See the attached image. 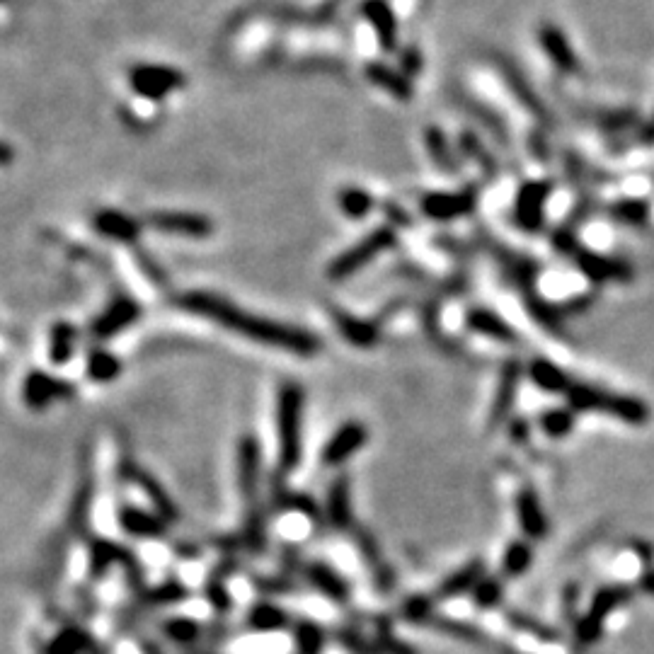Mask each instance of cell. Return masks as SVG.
Segmentation results:
<instances>
[{
    "label": "cell",
    "mask_w": 654,
    "mask_h": 654,
    "mask_svg": "<svg viewBox=\"0 0 654 654\" xmlns=\"http://www.w3.org/2000/svg\"><path fill=\"white\" fill-rule=\"evenodd\" d=\"M148 599H151L153 604H175V601L187 599V589L177 582H168L163 584V587L151 589V592H148Z\"/></svg>",
    "instance_id": "f907efd6"
},
{
    "label": "cell",
    "mask_w": 654,
    "mask_h": 654,
    "mask_svg": "<svg viewBox=\"0 0 654 654\" xmlns=\"http://www.w3.org/2000/svg\"><path fill=\"white\" fill-rule=\"evenodd\" d=\"M608 214L616 218L618 223H623V226H645L647 221H650V214H652V206L647 199H621V202H613L611 209H608Z\"/></svg>",
    "instance_id": "74e56055"
},
{
    "label": "cell",
    "mask_w": 654,
    "mask_h": 654,
    "mask_svg": "<svg viewBox=\"0 0 654 654\" xmlns=\"http://www.w3.org/2000/svg\"><path fill=\"white\" fill-rule=\"evenodd\" d=\"M432 625L436 630H439V633L451 635V638H456V640H463V642H480V640H483V633H480V630L475 628V625H470V623L436 616L432 621Z\"/></svg>",
    "instance_id": "c3c4849f"
},
{
    "label": "cell",
    "mask_w": 654,
    "mask_h": 654,
    "mask_svg": "<svg viewBox=\"0 0 654 654\" xmlns=\"http://www.w3.org/2000/svg\"><path fill=\"white\" fill-rule=\"evenodd\" d=\"M354 538H357V545L361 550V555H364L366 565L374 570V577H376V584L383 589V592H388L390 587L395 584V575L390 572V567L383 562V555H381V548H378L376 538L371 536L366 529H357L354 531Z\"/></svg>",
    "instance_id": "4dcf8cb0"
},
{
    "label": "cell",
    "mask_w": 654,
    "mask_h": 654,
    "mask_svg": "<svg viewBox=\"0 0 654 654\" xmlns=\"http://www.w3.org/2000/svg\"><path fill=\"white\" fill-rule=\"evenodd\" d=\"M76 395V388L68 381L47 374V371H32L22 381V403L30 410L42 412L61 400H71Z\"/></svg>",
    "instance_id": "30bf717a"
},
{
    "label": "cell",
    "mask_w": 654,
    "mask_h": 654,
    "mask_svg": "<svg viewBox=\"0 0 654 654\" xmlns=\"http://www.w3.org/2000/svg\"><path fill=\"white\" fill-rule=\"evenodd\" d=\"M422 68H424V56L415 44L400 51V71H403L407 78L415 80L422 73Z\"/></svg>",
    "instance_id": "816d5d0a"
},
{
    "label": "cell",
    "mask_w": 654,
    "mask_h": 654,
    "mask_svg": "<svg viewBox=\"0 0 654 654\" xmlns=\"http://www.w3.org/2000/svg\"><path fill=\"white\" fill-rule=\"evenodd\" d=\"M633 122H635V112H628V109H621V112H606L599 117L601 129H606V131L628 129Z\"/></svg>",
    "instance_id": "f5cc1de1"
},
{
    "label": "cell",
    "mask_w": 654,
    "mask_h": 654,
    "mask_svg": "<svg viewBox=\"0 0 654 654\" xmlns=\"http://www.w3.org/2000/svg\"><path fill=\"white\" fill-rule=\"evenodd\" d=\"M306 577L320 594L327 596L330 601H335V604H344V601H349V596H352L347 579H344L335 567L327 565V562H311L306 570Z\"/></svg>",
    "instance_id": "f1b7e54d"
},
{
    "label": "cell",
    "mask_w": 654,
    "mask_h": 654,
    "mask_svg": "<svg viewBox=\"0 0 654 654\" xmlns=\"http://www.w3.org/2000/svg\"><path fill=\"white\" fill-rule=\"evenodd\" d=\"M260 444L255 436L245 434L238 441V487L243 492L245 504H248V519H245V543L252 550L260 553L267 543V526L265 514L260 504Z\"/></svg>",
    "instance_id": "7a4b0ae2"
},
{
    "label": "cell",
    "mask_w": 654,
    "mask_h": 654,
    "mask_svg": "<svg viewBox=\"0 0 654 654\" xmlns=\"http://www.w3.org/2000/svg\"><path fill=\"white\" fill-rule=\"evenodd\" d=\"M630 601V589L621 587V584H613V587H604L594 594L592 604H589V611L584 613L577 621V640L582 645H594V642L601 640L604 635V621L616 611L618 606L628 604Z\"/></svg>",
    "instance_id": "52a82bcc"
},
{
    "label": "cell",
    "mask_w": 654,
    "mask_h": 654,
    "mask_svg": "<svg viewBox=\"0 0 654 654\" xmlns=\"http://www.w3.org/2000/svg\"><path fill=\"white\" fill-rule=\"evenodd\" d=\"M146 226L170 235H185V238H209L214 233L211 218L192 211H153L146 218Z\"/></svg>",
    "instance_id": "5bb4252c"
},
{
    "label": "cell",
    "mask_w": 654,
    "mask_h": 654,
    "mask_svg": "<svg viewBox=\"0 0 654 654\" xmlns=\"http://www.w3.org/2000/svg\"><path fill=\"white\" fill-rule=\"evenodd\" d=\"M458 148L463 151V156L475 160V163H478V168L483 170L487 177H497V172H499L497 160L490 153V148H487L485 143L480 141V136L475 134V131H468V129L461 131V136H458Z\"/></svg>",
    "instance_id": "e575fe53"
},
{
    "label": "cell",
    "mask_w": 654,
    "mask_h": 654,
    "mask_svg": "<svg viewBox=\"0 0 654 654\" xmlns=\"http://www.w3.org/2000/svg\"><path fill=\"white\" fill-rule=\"evenodd\" d=\"M342 214L347 218H366L374 209V197L361 187H344L337 197Z\"/></svg>",
    "instance_id": "b9f144b4"
},
{
    "label": "cell",
    "mask_w": 654,
    "mask_h": 654,
    "mask_svg": "<svg viewBox=\"0 0 654 654\" xmlns=\"http://www.w3.org/2000/svg\"><path fill=\"white\" fill-rule=\"evenodd\" d=\"M327 519H330V524L335 526V529H352V483H349L347 475H340V478L332 480L330 490H327Z\"/></svg>",
    "instance_id": "4316f807"
},
{
    "label": "cell",
    "mask_w": 654,
    "mask_h": 654,
    "mask_svg": "<svg viewBox=\"0 0 654 654\" xmlns=\"http://www.w3.org/2000/svg\"><path fill=\"white\" fill-rule=\"evenodd\" d=\"M475 206H478V189L475 187L463 189V192H429L420 202L422 214L436 223L456 221V218L473 214Z\"/></svg>",
    "instance_id": "8fae6325"
},
{
    "label": "cell",
    "mask_w": 654,
    "mask_h": 654,
    "mask_svg": "<svg viewBox=\"0 0 654 654\" xmlns=\"http://www.w3.org/2000/svg\"><path fill=\"white\" fill-rule=\"evenodd\" d=\"M141 313L143 311L139 301H134L131 296H114L112 301L102 308V313L95 315L93 325H90V335H93L97 342L112 340V337L129 330V327L141 318Z\"/></svg>",
    "instance_id": "9c48e42d"
},
{
    "label": "cell",
    "mask_w": 654,
    "mask_h": 654,
    "mask_svg": "<svg viewBox=\"0 0 654 654\" xmlns=\"http://www.w3.org/2000/svg\"><path fill=\"white\" fill-rule=\"evenodd\" d=\"M497 68H499V73H502L507 88L512 90V95L519 100V105L524 107L526 112H531L541 124H553V114H550V109L543 105L541 97H538L536 90L531 88L529 78H526L524 73L516 68V63L504 59V56H497Z\"/></svg>",
    "instance_id": "9a60e30c"
},
{
    "label": "cell",
    "mask_w": 654,
    "mask_h": 654,
    "mask_svg": "<svg viewBox=\"0 0 654 654\" xmlns=\"http://www.w3.org/2000/svg\"><path fill=\"white\" fill-rule=\"evenodd\" d=\"M93 228L102 235V238L112 240V243L134 245V243H139L143 223L136 221L134 216L124 214V211L102 209V211H97L93 218Z\"/></svg>",
    "instance_id": "e0dca14e"
},
{
    "label": "cell",
    "mask_w": 654,
    "mask_h": 654,
    "mask_svg": "<svg viewBox=\"0 0 654 654\" xmlns=\"http://www.w3.org/2000/svg\"><path fill=\"white\" fill-rule=\"evenodd\" d=\"M289 625V616L284 608L274 604H257L250 608L248 613V628L255 633H277Z\"/></svg>",
    "instance_id": "8d00e7d4"
},
{
    "label": "cell",
    "mask_w": 654,
    "mask_h": 654,
    "mask_svg": "<svg viewBox=\"0 0 654 654\" xmlns=\"http://www.w3.org/2000/svg\"><path fill=\"white\" fill-rule=\"evenodd\" d=\"M521 378H524V366H521L516 359L504 361L495 388V400H492L490 415H487V429H497L502 427L504 422H509V415H512L516 403V395H519Z\"/></svg>",
    "instance_id": "7c38bea8"
},
{
    "label": "cell",
    "mask_w": 654,
    "mask_h": 654,
    "mask_svg": "<svg viewBox=\"0 0 654 654\" xmlns=\"http://www.w3.org/2000/svg\"><path fill=\"white\" fill-rule=\"evenodd\" d=\"M78 347L76 325L59 320L49 332V359L54 366H66L73 359Z\"/></svg>",
    "instance_id": "d6a6232c"
},
{
    "label": "cell",
    "mask_w": 654,
    "mask_h": 654,
    "mask_svg": "<svg viewBox=\"0 0 654 654\" xmlns=\"http://www.w3.org/2000/svg\"><path fill=\"white\" fill-rule=\"evenodd\" d=\"M303 407L306 393L298 383H284L277 395L279 432V473L289 475L301 466L303 458Z\"/></svg>",
    "instance_id": "3957f363"
},
{
    "label": "cell",
    "mask_w": 654,
    "mask_h": 654,
    "mask_svg": "<svg viewBox=\"0 0 654 654\" xmlns=\"http://www.w3.org/2000/svg\"><path fill=\"white\" fill-rule=\"evenodd\" d=\"M177 308L202 315V318L211 320V323L226 327L228 332L245 337V340L262 344V347L281 349V352L298 354V357H313L323 349L318 335L303 330V327H294L286 323H277V320L262 318V315H252L243 308L233 306L228 298L206 294V291H187L175 301Z\"/></svg>",
    "instance_id": "6da1fadb"
},
{
    "label": "cell",
    "mask_w": 654,
    "mask_h": 654,
    "mask_svg": "<svg viewBox=\"0 0 654 654\" xmlns=\"http://www.w3.org/2000/svg\"><path fill=\"white\" fill-rule=\"evenodd\" d=\"M550 243H553L555 252H560L562 257H570L579 272H582L589 281H594V284H606V281L630 284V281H633V267H630L628 262L613 260V257L599 255V252L584 248V245L579 243L577 235L567 226L553 231Z\"/></svg>",
    "instance_id": "5b68a950"
},
{
    "label": "cell",
    "mask_w": 654,
    "mask_h": 654,
    "mask_svg": "<svg viewBox=\"0 0 654 654\" xmlns=\"http://www.w3.org/2000/svg\"><path fill=\"white\" fill-rule=\"evenodd\" d=\"M364 73H366V78L376 85V88H381L383 93L395 97V100L407 102L415 97V85H412V78H407L400 68H390L388 63L371 61V63H366Z\"/></svg>",
    "instance_id": "d4e9b609"
},
{
    "label": "cell",
    "mask_w": 654,
    "mask_h": 654,
    "mask_svg": "<svg viewBox=\"0 0 654 654\" xmlns=\"http://www.w3.org/2000/svg\"><path fill=\"white\" fill-rule=\"evenodd\" d=\"M526 374H529L531 381L541 390H545V393H567V388L572 386V381L558 364L541 357L533 359L531 364L526 366Z\"/></svg>",
    "instance_id": "1f68e13d"
},
{
    "label": "cell",
    "mask_w": 654,
    "mask_h": 654,
    "mask_svg": "<svg viewBox=\"0 0 654 654\" xmlns=\"http://www.w3.org/2000/svg\"><path fill=\"white\" fill-rule=\"evenodd\" d=\"M529 424L521 422V420H509V434H514L516 441H524L526 436H529Z\"/></svg>",
    "instance_id": "db71d44e"
},
{
    "label": "cell",
    "mask_w": 654,
    "mask_h": 654,
    "mask_svg": "<svg viewBox=\"0 0 654 654\" xmlns=\"http://www.w3.org/2000/svg\"><path fill=\"white\" fill-rule=\"evenodd\" d=\"M516 519H519L524 536L531 538V541H543L548 536V516H545L541 499L531 487H521L519 495H516Z\"/></svg>",
    "instance_id": "ffe728a7"
},
{
    "label": "cell",
    "mask_w": 654,
    "mask_h": 654,
    "mask_svg": "<svg viewBox=\"0 0 654 654\" xmlns=\"http://www.w3.org/2000/svg\"><path fill=\"white\" fill-rule=\"evenodd\" d=\"M182 83H185L182 73L172 71L168 66H136L131 71V88L146 100H163L177 88H182Z\"/></svg>",
    "instance_id": "4fadbf2b"
},
{
    "label": "cell",
    "mask_w": 654,
    "mask_h": 654,
    "mask_svg": "<svg viewBox=\"0 0 654 654\" xmlns=\"http://www.w3.org/2000/svg\"><path fill=\"white\" fill-rule=\"evenodd\" d=\"M124 364L117 354H112L109 349H93L88 352V359H85V374H88L90 381L95 383H114L119 376H122Z\"/></svg>",
    "instance_id": "836d02e7"
},
{
    "label": "cell",
    "mask_w": 654,
    "mask_h": 654,
    "mask_svg": "<svg viewBox=\"0 0 654 654\" xmlns=\"http://www.w3.org/2000/svg\"><path fill=\"white\" fill-rule=\"evenodd\" d=\"M403 618L407 623L424 625L434 621V599L432 596H410L403 604Z\"/></svg>",
    "instance_id": "7dc6e473"
},
{
    "label": "cell",
    "mask_w": 654,
    "mask_h": 654,
    "mask_svg": "<svg viewBox=\"0 0 654 654\" xmlns=\"http://www.w3.org/2000/svg\"><path fill=\"white\" fill-rule=\"evenodd\" d=\"M538 42H541V49L545 51V56L555 63L558 71L577 73L579 68L577 54L575 49H572L567 34L562 32L558 25H553V22H543V25L538 27Z\"/></svg>",
    "instance_id": "ac0fdd59"
},
{
    "label": "cell",
    "mask_w": 654,
    "mask_h": 654,
    "mask_svg": "<svg viewBox=\"0 0 654 654\" xmlns=\"http://www.w3.org/2000/svg\"><path fill=\"white\" fill-rule=\"evenodd\" d=\"M483 572H485L483 560L466 562V565L458 567L456 572H451V575L446 577L439 587H436L434 599L449 601V599H458V596H463V594H470L475 587H478L480 579H483Z\"/></svg>",
    "instance_id": "83f0119b"
},
{
    "label": "cell",
    "mask_w": 654,
    "mask_h": 654,
    "mask_svg": "<svg viewBox=\"0 0 654 654\" xmlns=\"http://www.w3.org/2000/svg\"><path fill=\"white\" fill-rule=\"evenodd\" d=\"M466 327L475 335L487 337V340H495L502 344H516L519 342V335L502 315L490 311V308H470L466 313Z\"/></svg>",
    "instance_id": "603a6c76"
},
{
    "label": "cell",
    "mask_w": 654,
    "mask_h": 654,
    "mask_svg": "<svg viewBox=\"0 0 654 654\" xmlns=\"http://www.w3.org/2000/svg\"><path fill=\"white\" fill-rule=\"evenodd\" d=\"M294 645L298 654H323L325 630L313 621H298L294 628Z\"/></svg>",
    "instance_id": "60d3db41"
},
{
    "label": "cell",
    "mask_w": 654,
    "mask_h": 654,
    "mask_svg": "<svg viewBox=\"0 0 654 654\" xmlns=\"http://www.w3.org/2000/svg\"><path fill=\"white\" fill-rule=\"evenodd\" d=\"M119 526L134 538H143V541H158L168 531V521L158 512H146L141 507H126L119 509Z\"/></svg>",
    "instance_id": "44dd1931"
},
{
    "label": "cell",
    "mask_w": 654,
    "mask_h": 654,
    "mask_svg": "<svg viewBox=\"0 0 654 654\" xmlns=\"http://www.w3.org/2000/svg\"><path fill=\"white\" fill-rule=\"evenodd\" d=\"M533 565V548L524 541H514L507 545L502 555L504 577H524Z\"/></svg>",
    "instance_id": "f35d334b"
},
{
    "label": "cell",
    "mask_w": 654,
    "mask_h": 654,
    "mask_svg": "<svg viewBox=\"0 0 654 654\" xmlns=\"http://www.w3.org/2000/svg\"><path fill=\"white\" fill-rule=\"evenodd\" d=\"M538 424H541L545 436H550V439H565L575 429V412L562 410V407L545 410Z\"/></svg>",
    "instance_id": "7bdbcfd3"
},
{
    "label": "cell",
    "mask_w": 654,
    "mask_h": 654,
    "mask_svg": "<svg viewBox=\"0 0 654 654\" xmlns=\"http://www.w3.org/2000/svg\"><path fill=\"white\" fill-rule=\"evenodd\" d=\"M122 475L126 480H131V483H136L141 487L143 492H146L148 497H151V502L156 504V512L163 516L165 521H172L177 519V507L175 502L168 497V492H165V487L158 483L156 478H151V475L143 470L139 463H134L131 458H124L122 463Z\"/></svg>",
    "instance_id": "7402d4cb"
},
{
    "label": "cell",
    "mask_w": 654,
    "mask_h": 654,
    "mask_svg": "<svg viewBox=\"0 0 654 654\" xmlns=\"http://www.w3.org/2000/svg\"><path fill=\"white\" fill-rule=\"evenodd\" d=\"M361 15L376 30L378 44H381L383 51L398 49V20H395V13L390 10L386 0H364Z\"/></svg>",
    "instance_id": "cb8c5ba5"
},
{
    "label": "cell",
    "mask_w": 654,
    "mask_h": 654,
    "mask_svg": "<svg viewBox=\"0 0 654 654\" xmlns=\"http://www.w3.org/2000/svg\"><path fill=\"white\" fill-rule=\"evenodd\" d=\"M90 647V635L80 628H66L54 635L42 654H83Z\"/></svg>",
    "instance_id": "ab89813d"
},
{
    "label": "cell",
    "mask_w": 654,
    "mask_h": 654,
    "mask_svg": "<svg viewBox=\"0 0 654 654\" xmlns=\"http://www.w3.org/2000/svg\"><path fill=\"white\" fill-rule=\"evenodd\" d=\"M369 441V429L361 422H347L330 436V441L323 446V466L340 468L354 453H359Z\"/></svg>",
    "instance_id": "2e32d148"
},
{
    "label": "cell",
    "mask_w": 654,
    "mask_h": 654,
    "mask_svg": "<svg viewBox=\"0 0 654 654\" xmlns=\"http://www.w3.org/2000/svg\"><path fill=\"white\" fill-rule=\"evenodd\" d=\"M332 320H335V327L340 330V335L349 344L359 349H371L381 342V323L378 320H364L357 318V315L342 311V308H332Z\"/></svg>",
    "instance_id": "d6986e66"
},
{
    "label": "cell",
    "mask_w": 654,
    "mask_h": 654,
    "mask_svg": "<svg viewBox=\"0 0 654 654\" xmlns=\"http://www.w3.org/2000/svg\"><path fill=\"white\" fill-rule=\"evenodd\" d=\"M129 560H131L129 550L119 548L117 543L95 541L93 553H90V572H93V577H102L107 575V570L112 565H126Z\"/></svg>",
    "instance_id": "d590c367"
},
{
    "label": "cell",
    "mask_w": 654,
    "mask_h": 654,
    "mask_svg": "<svg viewBox=\"0 0 654 654\" xmlns=\"http://www.w3.org/2000/svg\"><path fill=\"white\" fill-rule=\"evenodd\" d=\"M473 604L478 608H483V611H490V608H495L502 604V596H504V587L502 582L495 577H483L478 582V587L473 589Z\"/></svg>",
    "instance_id": "bcb514c9"
},
{
    "label": "cell",
    "mask_w": 654,
    "mask_h": 654,
    "mask_svg": "<svg viewBox=\"0 0 654 654\" xmlns=\"http://www.w3.org/2000/svg\"><path fill=\"white\" fill-rule=\"evenodd\" d=\"M499 652H502V654H519V652H512V647H507V645H499Z\"/></svg>",
    "instance_id": "6f0895ef"
},
{
    "label": "cell",
    "mask_w": 654,
    "mask_h": 654,
    "mask_svg": "<svg viewBox=\"0 0 654 654\" xmlns=\"http://www.w3.org/2000/svg\"><path fill=\"white\" fill-rule=\"evenodd\" d=\"M507 621L514 625L519 633H529L533 638L543 640V642H558L560 640V633L555 628H550V625H545L538 621V618L529 616V613H521V611H509L507 613Z\"/></svg>",
    "instance_id": "ee69618b"
},
{
    "label": "cell",
    "mask_w": 654,
    "mask_h": 654,
    "mask_svg": "<svg viewBox=\"0 0 654 654\" xmlns=\"http://www.w3.org/2000/svg\"><path fill=\"white\" fill-rule=\"evenodd\" d=\"M640 589L647 594H654V570L640 579Z\"/></svg>",
    "instance_id": "9f6ffc18"
},
{
    "label": "cell",
    "mask_w": 654,
    "mask_h": 654,
    "mask_svg": "<svg viewBox=\"0 0 654 654\" xmlns=\"http://www.w3.org/2000/svg\"><path fill=\"white\" fill-rule=\"evenodd\" d=\"M424 146H427L432 163L441 172H446V175H458V172H461V163H458L449 139H446V134L436 124H429L427 129H424Z\"/></svg>",
    "instance_id": "f546056e"
},
{
    "label": "cell",
    "mask_w": 654,
    "mask_h": 654,
    "mask_svg": "<svg viewBox=\"0 0 654 654\" xmlns=\"http://www.w3.org/2000/svg\"><path fill=\"white\" fill-rule=\"evenodd\" d=\"M567 405L575 412H606L630 427H645L650 422V405L642 403L635 395L611 393V390L587 386V383H572L565 393Z\"/></svg>",
    "instance_id": "277c9868"
},
{
    "label": "cell",
    "mask_w": 654,
    "mask_h": 654,
    "mask_svg": "<svg viewBox=\"0 0 654 654\" xmlns=\"http://www.w3.org/2000/svg\"><path fill=\"white\" fill-rule=\"evenodd\" d=\"M456 97H458V102H461V105L466 107L468 112L473 114L475 119H480V122H483V124L487 126V129H490L492 134L497 136L499 141H502V143H507V141H509L507 129H504V122H502V119L497 117L495 112H492L490 107L480 105V102H478V100H473V97H463V95H456Z\"/></svg>",
    "instance_id": "f6af8a7d"
},
{
    "label": "cell",
    "mask_w": 654,
    "mask_h": 654,
    "mask_svg": "<svg viewBox=\"0 0 654 654\" xmlns=\"http://www.w3.org/2000/svg\"><path fill=\"white\" fill-rule=\"evenodd\" d=\"M519 291H521V298H524L526 311L531 313V318L536 320V323L541 325L545 332H550V335L565 340L567 330H565V320H562L560 308L545 301V298L536 291V286H524V289H519Z\"/></svg>",
    "instance_id": "484cf974"
},
{
    "label": "cell",
    "mask_w": 654,
    "mask_h": 654,
    "mask_svg": "<svg viewBox=\"0 0 654 654\" xmlns=\"http://www.w3.org/2000/svg\"><path fill=\"white\" fill-rule=\"evenodd\" d=\"M553 194V182L548 180H531L524 182V187L516 194L514 204V221L521 231L538 233L545 226V204Z\"/></svg>",
    "instance_id": "ba28073f"
},
{
    "label": "cell",
    "mask_w": 654,
    "mask_h": 654,
    "mask_svg": "<svg viewBox=\"0 0 654 654\" xmlns=\"http://www.w3.org/2000/svg\"><path fill=\"white\" fill-rule=\"evenodd\" d=\"M395 240H398V235H395L393 228L388 226L376 228V231L364 235L357 245L347 248L342 255H337L335 260L330 262V267H327V279L344 281L354 277V274H359L361 269L369 267L376 257H381L383 252L393 248Z\"/></svg>",
    "instance_id": "8992f818"
},
{
    "label": "cell",
    "mask_w": 654,
    "mask_h": 654,
    "mask_svg": "<svg viewBox=\"0 0 654 654\" xmlns=\"http://www.w3.org/2000/svg\"><path fill=\"white\" fill-rule=\"evenodd\" d=\"M165 633L175 642H194L199 638V633H202V628L192 618H170L165 623Z\"/></svg>",
    "instance_id": "681fc988"
},
{
    "label": "cell",
    "mask_w": 654,
    "mask_h": 654,
    "mask_svg": "<svg viewBox=\"0 0 654 654\" xmlns=\"http://www.w3.org/2000/svg\"><path fill=\"white\" fill-rule=\"evenodd\" d=\"M592 306V296H577L572 298L570 303H567V313H575V311H584V308Z\"/></svg>",
    "instance_id": "11a10c76"
}]
</instances>
